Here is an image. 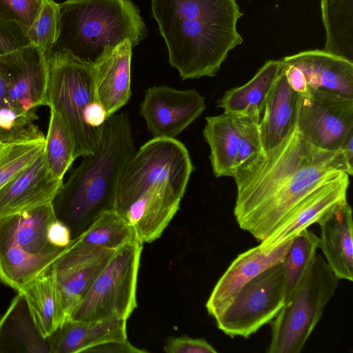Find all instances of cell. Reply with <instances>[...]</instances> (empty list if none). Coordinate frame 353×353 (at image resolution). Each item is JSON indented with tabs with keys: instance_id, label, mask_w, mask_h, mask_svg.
<instances>
[{
	"instance_id": "obj_1",
	"label": "cell",
	"mask_w": 353,
	"mask_h": 353,
	"mask_svg": "<svg viewBox=\"0 0 353 353\" xmlns=\"http://www.w3.org/2000/svg\"><path fill=\"white\" fill-rule=\"evenodd\" d=\"M343 172L348 169L339 150L316 147L294 127L234 171L236 223L261 242L308 194Z\"/></svg>"
},
{
	"instance_id": "obj_2",
	"label": "cell",
	"mask_w": 353,
	"mask_h": 353,
	"mask_svg": "<svg viewBox=\"0 0 353 353\" xmlns=\"http://www.w3.org/2000/svg\"><path fill=\"white\" fill-rule=\"evenodd\" d=\"M153 17L183 80L213 77L243 42L236 0H152Z\"/></svg>"
},
{
	"instance_id": "obj_3",
	"label": "cell",
	"mask_w": 353,
	"mask_h": 353,
	"mask_svg": "<svg viewBox=\"0 0 353 353\" xmlns=\"http://www.w3.org/2000/svg\"><path fill=\"white\" fill-rule=\"evenodd\" d=\"M134 152L128 114L108 117L99 149L83 157L52 201L56 218L68 227L72 239L102 213L114 209L121 176Z\"/></svg>"
},
{
	"instance_id": "obj_4",
	"label": "cell",
	"mask_w": 353,
	"mask_h": 353,
	"mask_svg": "<svg viewBox=\"0 0 353 353\" xmlns=\"http://www.w3.org/2000/svg\"><path fill=\"white\" fill-rule=\"evenodd\" d=\"M59 4L61 30L52 50L94 64L120 43L128 40L133 48L146 36L145 23L130 0H65Z\"/></svg>"
},
{
	"instance_id": "obj_5",
	"label": "cell",
	"mask_w": 353,
	"mask_h": 353,
	"mask_svg": "<svg viewBox=\"0 0 353 353\" xmlns=\"http://www.w3.org/2000/svg\"><path fill=\"white\" fill-rule=\"evenodd\" d=\"M57 219L52 203L0 219V279L18 292L50 270L75 243L64 248L48 240Z\"/></svg>"
},
{
	"instance_id": "obj_6",
	"label": "cell",
	"mask_w": 353,
	"mask_h": 353,
	"mask_svg": "<svg viewBox=\"0 0 353 353\" xmlns=\"http://www.w3.org/2000/svg\"><path fill=\"white\" fill-rule=\"evenodd\" d=\"M47 63L48 106L66 126L72 140L74 159L94 154L102 131L91 128L85 121L89 108L98 101L94 64L63 50H52L47 56Z\"/></svg>"
},
{
	"instance_id": "obj_7",
	"label": "cell",
	"mask_w": 353,
	"mask_h": 353,
	"mask_svg": "<svg viewBox=\"0 0 353 353\" xmlns=\"http://www.w3.org/2000/svg\"><path fill=\"white\" fill-rule=\"evenodd\" d=\"M339 284L325 260L316 254L272 326L268 353H299Z\"/></svg>"
},
{
	"instance_id": "obj_8",
	"label": "cell",
	"mask_w": 353,
	"mask_h": 353,
	"mask_svg": "<svg viewBox=\"0 0 353 353\" xmlns=\"http://www.w3.org/2000/svg\"><path fill=\"white\" fill-rule=\"evenodd\" d=\"M192 165L186 147L175 138H153L135 151L119 183L114 209L123 214L148 189L168 184L182 196Z\"/></svg>"
},
{
	"instance_id": "obj_9",
	"label": "cell",
	"mask_w": 353,
	"mask_h": 353,
	"mask_svg": "<svg viewBox=\"0 0 353 353\" xmlns=\"http://www.w3.org/2000/svg\"><path fill=\"white\" fill-rule=\"evenodd\" d=\"M143 243L134 239L118 248L70 319L126 320L137 307V284Z\"/></svg>"
},
{
	"instance_id": "obj_10",
	"label": "cell",
	"mask_w": 353,
	"mask_h": 353,
	"mask_svg": "<svg viewBox=\"0 0 353 353\" xmlns=\"http://www.w3.org/2000/svg\"><path fill=\"white\" fill-rule=\"evenodd\" d=\"M282 263H278L245 284L230 303L214 318L217 327L233 338H249L270 322L285 302Z\"/></svg>"
},
{
	"instance_id": "obj_11",
	"label": "cell",
	"mask_w": 353,
	"mask_h": 353,
	"mask_svg": "<svg viewBox=\"0 0 353 353\" xmlns=\"http://www.w3.org/2000/svg\"><path fill=\"white\" fill-rule=\"evenodd\" d=\"M295 127L316 147L337 151L353 131V98L328 90L310 89L299 94Z\"/></svg>"
},
{
	"instance_id": "obj_12",
	"label": "cell",
	"mask_w": 353,
	"mask_h": 353,
	"mask_svg": "<svg viewBox=\"0 0 353 353\" xmlns=\"http://www.w3.org/2000/svg\"><path fill=\"white\" fill-rule=\"evenodd\" d=\"M205 109V99L197 91L160 85L145 90L140 114L153 138L174 139Z\"/></svg>"
},
{
	"instance_id": "obj_13",
	"label": "cell",
	"mask_w": 353,
	"mask_h": 353,
	"mask_svg": "<svg viewBox=\"0 0 353 353\" xmlns=\"http://www.w3.org/2000/svg\"><path fill=\"white\" fill-rule=\"evenodd\" d=\"M0 68L14 109L30 112L48 105L47 57L38 48L30 44L0 57Z\"/></svg>"
},
{
	"instance_id": "obj_14",
	"label": "cell",
	"mask_w": 353,
	"mask_h": 353,
	"mask_svg": "<svg viewBox=\"0 0 353 353\" xmlns=\"http://www.w3.org/2000/svg\"><path fill=\"white\" fill-rule=\"evenodd\" d=\"M75 243L53 265L57 294L65 320L117 250Z\"/></svg>"
},
{
	"instance_id": "obj_15",
	"label": "cell",
	"mask_w": 353,
	"mask_h": 353,
	"mask_svg": "<svg viewBox=\"0 0 353 353\" xmlns=\"http://www.w3.org/2000/svg\"><path fill=\"white\" fill-rule=\"evenodd\" d=\"M293 239L275 247L260 244L237 256L219 279L206 303L208 312L216 318L248 282L270 267L282 262Z\"/></svg>"
},
{
	"instance_id": "obj_16",
	"label": "cell",
	"mask_w": 353,
	"mask_h": 353,
	"mask_svg": "<svg viewBox=\"0 0 353 353\" xmlns=\"http://www.w3.org/2000/svg\"><path fill=\"white\" fill-rule=\"evenodd\" d=\"M349 184V175L343 172L319 186L296 205L260 245L263 248L275 247L317 223L335 206L347 200Z\"/></svg>"
},
{
	"instance_id": "obj_17",
	"label": "cell",
	"mask_w": 353,
	"mask_h": 353,
	"mask_svg": "<svg viewBox=\"0 0 353 353\" xmlns=\"http://www.w3.org/2000/svg\"><path fill=\"white\" fill-rule=\"evenodd\" d=\"M62 184L50 173L43 151L0 188V219L52 203Z\"/></svg>"
},
{
	"instance_id": "obj_18",
	"label": "cell",
	"mask_w": 353,
	"mask_h": 353,
	"mask_svg": "<svg viewBox=\"0 0 353 353\" xmlns=\"http://www.w3.org/2000/svg\"><path fill=\"white\" fill-rule=\"evenodd\" d=\"M183 196L165 184L148 189L122 214L143 244L159 239L179 209Z\"/></svg>"
},
{
	"instance_id": "obj_19",
	"label": "cell",
	"mask_w": 353,
	"mask_h": 353,
	"mask_svg": "<svg viewBox=\"0 0 353 353\" xmlns=\"http://www.w3.org/2000/svg\"><path fill=\"white\" fill-rule=\"evenodd\" d=\"M321 229L319 248L334 274L353 281L352 211L347 200L335 206L317 223Z\"/></svg>"
},
{
	"instance_id": "obj_20",
	"label": "cell",
	"mask_w": 353,
	"mask_h": 353,
	"mask_svg": "<svg viewBox=\"0 0 353 353\" xmlns=\"http://www.w3.org/2000/svg\"><path fill=\"white\" fill-rule=\"evenodd\" d=\"M132 49L127 40L94 64L96 98L108 117L117 113L131 97Z\"/></svg>"
},
{
	"instance_id": "obj_21",
	"label": "cell",
	"mask_w": 353,
	"mask_h": 353,
	"mask_svg": "<svg viewBox=\"0 0 353 353\" xmlns=\"http://www.w3.org/2000/svg\"><path fill=\"white\" fill-rule=\"evenodd\" d=\"M281 61L299 69L310 89L353 98V63L319 50L301 52Z\"/></svg>"
},
{
	"instance_id": "obj_22",
	"label": "cell",
	"mask_w": 353,
	"mask_h": 353,
	"mask_svg": "<svg viewBox=\"0 0 353 353\" xmlns=\"http://www.w3.org/2000/svg\"><path fill=\"white\" fill-rule=\"evenodd\" d=\"M47 340L50 353L85 352L101 344L127 340L126 320L89 321L69 318Z\"/></svg>"
},
{
	"instance_id": "obj_23",
	"label": "cell",
	"mask_w": 353,
	"mask_h": 353,
	"mask_svg": "<svg viewBox=\"0 0 353 353\" xmlns=\"http://www.w3.org/2000/svg\"><path fill=\"white\" fill-rule=\"evenodd\" d=\"M299 99L281 68L259 123L263 150L276 146L294 128Z\"/></svg>"
},
{
	"instance_id": "obj_24",
	"label": "cell",
	"mask_w": 353,
	"mask_h": 353,
	"mask_svg": "<svg viewBox=\"0 0 353 353\" xmlns=\"http://www.w3.org/2000/svg\"><path fill=\"white\" fill-rule=\"evenodd\" d=\"M281 68V60L266 61L248 83L227 90L218 100L217 107L223 112L248 117L259 123Z\"/></svg>"
},
{
	"instance_id": "obj_25",
	"label": "cell",
	"mask_w": 353,
	"mask_h": 353,
	"mask_svg": "<svg viewBox=\"0 0 353 353\" xmlns=\"http://www.w3.org/2000/svg\"><path fill=\"white\" fill-rule=\"evenodd\" d=\"M0 352L50 353L24 297L18 292L0 318Z\"/></svg>"
},
{
	"instance_id": "obj_26",
	"label": "cell",
	"mask_w": 353,
	"mask_h": 353,
	"mask_svg": "<svg viewBox=\"0 0 353 353\" xmlns=\"http://www.w3.org/2000/svg\"><path fill=\"white\" fill-rule=\"evenodd\" d=\"M203 137L210 148V160L216 177L234 174L240 144L243 117L223 112L207 117Z\"/></svg>"
},
{
	"instance_id": "obj_27",
	"label": "cell",
	"mask_w": 353,
	"mask_h": 353,
	"mask_svg": "<svg viewBox=\"0 0 353 353\" xmlns=\"http://www.w3.org/2000/svg\"><path fill=\"white\" fill-rule=\"evenodd\" d=\"M17 292L24 297L31 316L44 338L49 337L65 321L57 294L53 266Z\"/></svg>"
},
{
	"instance_id": "obj_28",
	"label": "cell",
	"mask_w": 353,
	"mask_h": 353,
	"mask_svg": "<svg viewBox=\"0 0 353 353\" xmlns=\"http://www.w3.org/2000/svg\"><path fill=\"white\" fill-rule=\"evenodd\" d=\"M323 51L353 63V0H321Z\"/></svg>"
},
{
	"instance_id": "obj_29",
	"label": "cell",
	"mask_w": 353,
	"mask_h": 353,
	"mask_svg": "<svg viewBox=\"0 0 353 353\" xmlns=\"http://www.w3.org/2000/svg\"><path fill=\"white\" fill-rule=\"evenodd\" d=\"M136 239L125 218L115 209L104 212L77 237L76 245L117 250Z\"/></svg>"
},
{
	"instance_id": "obj_30",
	"label": "cell",
	"mask_w": 353,
	"mask_h": 353,
	"mask_svg": "<svg viewBox=\"0 0 353 353\" xmlns=\"http://www.w3.org/2000/svg\"><path fill=\"white\" fill-rule=\"evenodd\" d=\"M38 119L34 110L21 112L12 107L0 68V143L46 139L35 124Z\"/></svg>"
},
{
	"instance_id": "obj_31",
	"label": "cell",
	"mask_w": 353,
	"mask_h": 353,
	"mask_svg": "<svg viewBox=\"0 0 353 353\" xmlns=\"http://www.w3.org/2000/svg\"><path fill=\"white\" fill-rule=\"evenodd\" d=\"M46 163L52 175L63 180L74 158L70 134L60 116L50 110V118L43 149Z\"/></svg>"
},
{
	"instance_id": "obj_32",
	"label": "cell",
	"mask_w": 353,
	"mask_h": 353,
	"mask_svg": "<svg viewBox=\"0 0 353 353\" xmlns=\"http://www.w3.org/2000/svg\"><path fill=\"white\" fill-rule=\"evenodd\" d=\"M319 237L307 228L299 233L282 261L285 296H290L316 256Z\"/></svg>"
},
{
	"instance_id": "obj_33",
	"label": "cell",
	"mask_w": 353,
	"mask_h": 353,
	"mask_svg": "<svg viewBox=\"0 0 353 353\" xmlns=\"http://www.w3.org/2000/svg\"><path fill=\"white\" fill-rule=\"evenodd\" d=\"M60 30V4L54 0H43L37 17L26 32L30 44L47 57L55 46Z\"/></svg>"
},
{
	"instance_id": "obj_34",
	"label": "cell",
	"mask_w": 353,
	"mask_h": 353,
	"mask_svg": "<svg viewBox=\"0 0 353 353\" xmlns=\"http://www.w3.org/2000/svg\"><path fill=\"white\" fill-rule=\"evenodd\" d=\"M46 139L5 144L0 152V188L43 151Z\"/></svg>"
},
{
	"instance_id": "obj_35",
	"label": "cell",
	"mask_w": 353,
	"mask_h": 353,
	"mask_svg": "<svg viewBox=\"0 0 353 353\" xmlns=\"http://www.w3.org/2000/svg\"><path fill=\"white\" fill-rule=\"evenodd\" d=\"M42 1L0 0V17L27 32L37 16Z\"/></svg>"
},
{
	"instance_id": "obj_36",
	"label": "cell",
	"mask_w": 353,
	"mask_h": 353,
	"mask_svg": "<svg viewBox=\"0 0 353 353\" xmlns=\"http://www.w3.org/2000/svg\"><path fill=\"white\" fill-rule=\"evenodd\" d=\"M261 150H263V148L259 123L248 117H243L235 170Z\"/></svg>"
},
{
	"instance_id": "obj_37",
	"label": "cell",
	"mask_w": 353,
	"mask_h": 353,
	"mask_svg": "<svg viewBox=\"0 0 353 353\" xmlns=\"http://www.w3.org/2000/svg\"><path fill=\"white\" fill-rule=\"evenodd\" d=\"M30 44L23 29L0 17V57Z\"/></svg>"
},
{
	"instance_id": "obj_38",
	"label": "cell",
	"mask_w": 353,
	"mask_h": 353,
	"mask_svg": "<svg viewBox=\"0 0 353 353\" xmlns=\"http://www.w3.org/2000/svg\"><path fill=\"white\" fill-rule=\"evenodd\" d=\"M167 353H216L217 351L204 339L186 335L169 337L163 347Z\"/></svg>"
},
{
	"instance_id": "obj_39",
	"label": "cell",
	"mask_w": 353,
	"mask_h": 353,
	"mask_svg": "<svg viewBox=\"0 0 353 353\" xmlns=\"http://www.w3.org/2000/svg\"><path fill=\"white\" fill-rule=\"evenodd\" d=\"M47 236L52 245L60 248L68 247L74 241L68 227L57 219L49 225Z\"/></svg>"
},
{
	"instance_id": "obj_40",
	"label": "cell",
	"mask_w": 353,
	"mask_h": 353,
	"mask_svg": "<svg viewBox=\"0 0 353 353\" xmlns=\"http://www.w3.org/2000/svg\"><path fill=\"white\" fill-rule=\"evenodd\" d=\"M86 353H144L147 350L139 349L132 345L128 339L125 341H115L101 344L90 348Z\"/></svg>"
},
{
	"instance_id": "obj_41",
	"label": "cell",
	"mask_w": 353,
	"mask_h": 353,
	"mask_svg": "<svg viewBox=\"0 0 353 353\" xmlns=\"http://www.w3.org/2000/svg\"><path fill=\"white\" fill-rule=\"evenodd\" d=\"M353 131L350 132L341 144L339 150L341 152L348 169V175L353 174Z\"/></svg>"
},
{
	"instance_id": "obj_42",
	"label": "cell",
	"mask_w": 353,
	"mask_h": 353,
	"mask_svg": "<svg viewBox=\"0 0 353 353\" xmlns=\"http://www.w3.org/2000/svg\"><path fill=\"white\" fill-rule=\"evenodd\" d=\"M5 144L0 143V152Z\"/></svg>"
}]
</instances>
